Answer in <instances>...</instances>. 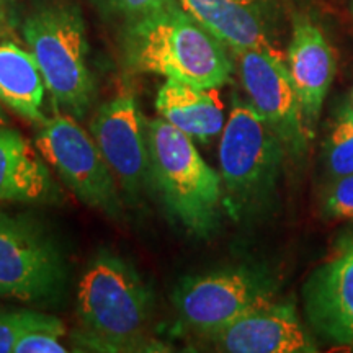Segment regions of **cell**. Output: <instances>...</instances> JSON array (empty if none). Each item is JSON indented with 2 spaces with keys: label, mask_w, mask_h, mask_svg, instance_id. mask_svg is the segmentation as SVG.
Listing matches in <instances>:
<instances>
[{
  "label": "cell",
  "mask_w": 353,
  "mask_h": 353,
  "mask_svg": "<svg viewBox=\"0 0 353 353\" xmlns=\"http://www.w3.org/2000/svg\"><path fill=\"white\" fill-rule=\"evenodd\" d=\"M121 59L132 74H154L201 88L231 81L229 48L176 3L126 20L121 30Z\"/></svg>",
  "instance_id": "cell-1"
},
{
  "label": "cell",
  "mask_w": 353,
  "mask_h": 353,
  "mask_svg": "<svg viewBox=\"0 0 353 353\" xmlns=\"http://www.w3.org/2000/svg\"><path fill=\"white\" fill-rule=\"evenodd\" d=\"M152 293L125 259L101 252L88 263L77 288L83 345L101 352L148 350Z\"/></svg>",
  "instance_id": "cell-2"
},
{
  "label": "cell",
  "mask_w": 353,
  "mask_h": 353,
  "mask_svg": "<svg viewBox=\"0 0 353 353\" xmlns=\"http://www.w3.org/2000/svg\"><path fill=\"white\" fill-rule=\"evenodd\" d=\"M148 145L151 188L183 228L210 236L224 208L221 175L203 161L192 138L161 117L148 120Z\"/></svg>",
  "instance_id": "cell-3"
},
{
  "label": "cell",
  "mask_w": 353,
  "mask_h": 353,
  "mask_svg": "<svg viewBox=\"0 0 353 353\" xmlns=\"http://www.w3.org/2000/svg\"><path fill=\"white\" fill-rule=\"evenodd\" d=\"M286 149L250 101L232 97L219 143L223 205L236 219L267 208L276 192Z\"/></svg>",
  "instance_id": "cell-4"
},
{
  "label": "cell",
  "mask_w": 353,
  "mask_h": 353,
  "mask_svg": "<svg viewBox=\"0 0 353 353\" xmlns=\"http://www.w3.org/2000/svg\"><path fill=\"white\" fill-rule=\"evenodd\" d=\"M23 37L37 59L52 100L82 118L97 97L88 68L85 26L76 7L46 6L23 23Z\"/></svg>",
  "instance_id": "cell-5"
},
{
  "label": "cell",
  "mask_w": 353,
  "mask_h": 353,
  "mask_svg": "<svg viewBox=\"0 0 353 353\" xmlns=\"http://www.w3.org/2000/svg\"><path fill=\"white\" fill-rule=\"evenodd\" d=\"M270 275L249 267L188 276L174 291V306L187 327L208 335L241 316L275 301Z\"/></svg>",
  "instance_id": "cell-6"
},
{
  "label": "cell",
  "mask_w": 353,
  "mask_h": 353,
  "mask_svg": "<svg viewBox=\"0 0 353 353\" xmlns=\"http://www.w3.org/2000/svg\"><path fill=\"white\" fill-rule=\"evenodd\" d=\"M37 148L83 205L112 218L121 214V196L112 169L99 145L68 114H56L41 125Z\"/></svg>",
  "instance_id": "cell-7"
},
{
  "label": "cell",
  "mask_w": 353,
  "mask_h": 353,
  "mask_svg": "<svg viewBox=\"0 0 353 353\" xmlns=\"http://www.w3.org/2000/svg\"><path fill=\"white\" fill-rule=\"evenodd\" d=\"M65 283L63 255L26 218L0 213V296L48 301Z\"/></svg>",
  "instance_id": "cell-8"
},
{
  "label": "cell",
  "mask_w": 353,
  "mask_h": 353,
  "mask_svg": "<svg viewBox=\"0 0 353 353\" xmlns=\"http://www.w3.org/2000/svg\"><path fill=\"white\" fill-rule=\"evenodd\" d=\"M236 56L241 82L252 107L280 138L286 154L301 159L311 139L286 61L268 48L245 50Z\"/></svg>",
  "instance_id": "cell-9"
},
{
  "label": "cell",
  "mask_w": 353,
  "mask_h": 353,
  "mask_svg": "<svg viewBox=\"0 0 353 353\" xmlns=\"http://www.w3.org/2000/svg\"><path fill=\"white\" fill-rule=\"evenodd\" d=\"M90 134L128 196L139 198L151 188L148 120L131 90L123 88L99 107L90 121Z\"/></svg>",
  "instance_id": "cell-10"
},
{
  "label": "cell",
  "mask_w": 353,
  "mask_h": 353,
  "mask_svg": "<svg viewBox=\"0 0 353 353\" xmlns=\"http://www.w3.org/2000/svg\"><path fill=\"white\" fill-rule=\"evenodd\" d=\"M205 337L228 353H316L293 303L272 301Z\"/></svg>",
  "instance_id": "cell-11"
},
{
  "label": "cell",
  "mask_w": 353,
  "mask_h": 353,
  "mask_svg": "<svg viewBox=\"0 0 353 353\" xmlns=\"http://www.w3.org/2000/svg\"><path fill=\"white\" fill-rule=\"evenodd\" d=\"M303 293L316 332L334 345H353V241L309 275Z\"/></svg>",
  "instance_id": "cell-12"
},
{
  "label": "cell",
  "mask_w": 353,
  "mask_h": 353,
  "mask_svg": "<svg viewBox=\"0 0 353 353\" xmlns=\"http://www.w3.org/2000/svg\"><path fill=\"white\" fill-rule=\"evenodd\" d=\"M309 139H314L325 97L337 69L335 52L322 30L306 15H294L286 52Z\"/></svg>",
  "instance_id": "cell-13"
},
{
  "label": "cell",
  "mask_w": 353,
  "mask_h": 353,
  "mask_svg": "<svg viewBox=\"0 0 353 353\" xmlns=\"http://www.w3.org/2000/svg\"><path fill=\"white\" fill-rule=\"evenodd\" d=\"M176 3L232 52L275 50L270 0H176Z\"/></svg>",
  "instance_id": "cell-14"
},
{
  "label": "cell",
  "mask_w": 353,
  "mask_h": 353,
  "mask_svg": "<svg viewBox=\"0 0 353 353\" xmlns=\"http://www.w3.org/2000/svg\"><path fill=\"white\" fill-rule=\"evenodd\" d=\"M218 88H201L167 79L159 88L156 110L159 117L188 138L210 143L226 125Z\"/></svg>",
  "instance_id": "cell-15"
},
{
  "label": "cell",
  "mask_w": 353,
  "mask_h": 353,
  "mask_svg": "<svg viewBox=\"0 0 353 353\" xmlns=\"http://www.w3.org/2000/svg\"><path fill=\"white\" fill-rule=\"evenodd\" d=\"M50 192V170L33 145L0 125V201H37Z\"/></svg>",
  "instance_id": "cell-16"
},
{
  "label": "cell",
  "mask_w": 353,
  "mask_h": 353,
  "mask_svg": "<svg viewBox=\"0 0 353 353\" xmlns=\"http://www.w3.org/2000/svg\"><path fill=\"white\" fill-rule=\"evenodd\" d=\"M44 79L32 51L0 39V100L26 120L43 125Z\"/></svg>",
  "instance_id": "cell-17"
},
{
  "label": "cell",
  "mask_w": 353,
  "mask_h": 353,
  "mask_svg": "<svg viewBox=\"0 0 353 353\" xmlns=\"http://www.w3.org/2000/svg\"><path fill=\"white\" fill-rule=\"evenodd\" d=\"M325 165L330 179L353 174V107L350 103L339 110L327 144Z\"/></svg>",
  "instance_id": "cell-18"
},
{
  "label": "cell",
  "mask_w": 353,
  "mask_h": 353,
  "mask_svg": "<svg viewBox=\"0 0 353 353\" xmlns=\"http://www.w3.org/2000/svg\"><path fill=\"white\" fill-rule=\"evenodd\" d=\"M65 335V325L54 316L43 314L20 335L13 347V353H64L68 348L61 339Z\"/></svg>",
  "instance_id": "cell-19"
},
{
  "label": "cell",
  "mask_w": 353,
  "mask_h": 353,
  "mask_svg": "<svg viewBox=\"0 0 353 353\" xmlns=\"http://www.w3.org/2000/svg\"><path fill=\"white\" fill-rule=\"evenodd\" d=\"M322 211L332 219H353V174L330 179L322 193Z\"/></svg>",
  "instance_id": "cell-20"
},
{
  "label": "cell",
  "mask_w": 353,
  "mask_h": 353,
  "mask_svg": "<svg viewBox=\"0 0 353 353\" xmlns=\"http://www.w3.org/2000/svg\"><path fill=\"white\" fill-rule=\"evenodd\" d=\"M41 316V312L32 311H0V353H12L20 335Z\"/></svg>",
  "instance_id": "cell-21"
},
{
  "label": "cell",
  "mask_w": 353,
  "mask_h": 353,
  "mask_svg": "<svg viewBox=\"0 0 353 353\" xmlns=\"http://www.w3.org/2000/svg\"><path fill=\"white\" fill-rule=\"evenodd\" d=\"M101 12L125 20L136 19L144 13L156 10L169 0H94Z\"/></svg>",
  "instance_id": "cell-22"
},
{
  "label": "cell",
  "mask_w": 353,
  "mask_h": 353,
  "mask_svg": "<svg viewBox=\"0 0 353 353\" xmlns=\"http://www.w3.org/2000/svg\"><path fill=\"white\" fill-rule=\"evenodd\" d=\"M6 23H7L6 0H0V33H2V30L6 28Z\"/></svg>",
  "instance_id": "cell-23"
},
{
  "label": "cell",
  "mask_w": 353,
  "mask_h": 353,
  "mask_svg": "<svg viewBox=\"0 0 353 353\" xmlns=\"http://www.w3.org/2000/svg\"><path fill=\"white\" fill-rule=\"evenodd\" d=\"M350 101H352V107H353V88H352V94H350Z\"/></svg>",
  "instance_id": "cell-24"
},
{
  "label": "cell",
  "mask_w": 353,
  "mask_h": 353,
  "mask_svg": "<svg viewBox=\"0 0 353 353\" xmlns=\"http://www.w3.org/2000/svg\"><path fill=\"white\" fill-rule=\"evenodd\" d=\"M0 125H3V117H2V113H0Z\"/></svg>",
  "instance_id": "cell-25"
},
{
  "label": "cell",
  "mask_w": 353,
  "mask_h": 353,
  "mask_svg": "<svg viewBox=\"0 0 353 353\" xmlns=\"http://www.w3.org/2000/svg\"><path fill=\"white\" fill-rule=\"evenodd\" d=\"M352 12H353V0H352Z\"/></svg>",
  "instance_id": "cell-26"
}]
</instances>
